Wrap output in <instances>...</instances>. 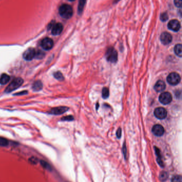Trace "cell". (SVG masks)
I'll return each mask as SVG.
<instances>
[{"mask_svg":"<svg viewBox=\"0 0 182 182\" xmlns=\"http://www.w3.org/2000/svg\"><path fill=\"white\" fill-rule=\"evenodd\" d=\"M9 145L8 140L3 138H0V146L1 147H6Z\"/></svg>","mask_w":182,"mask_h":182,"instance_id":"cell-24","label":"cell"},{"mask_svg":"<svg viewBox=\"0 0 182 182\" xmlns=\"http://www.w3.org/2000/svg\"><path fill=\"white\" fill-rule=\"evenodd\" d=\"M41 46L42 48L45 50H49L52 48L54 46V42L50 38H45L42 40Z\"/></svg>","mask_w":182,"mask_h":182,"instance_id":"cell-7","label":"cell"},{"mask_svg":"<svg viewBox=\"0 0 182 182\" xmlns=\"http://www.w3.org/2000/svg\"><path fill=\"white\" fill-rule=\"evenodd\" d=\"M155 116L159 119H163L167 116V111L165 108L159 107L156 108L154 112Z\"/></svg>","mask_w":182,"mask_h":182,"instance_id":"cell-8","label":"cell"},{"mask_svg":"<svg viewBox=\"0 0 182 182\" xmlns=\"http://www.w3.org/2000/svg\"><path fill=\"white\" fill-rule=\"evenodd\" d=\"M68 110H69V108L66 107H56V108H52L49 112L52 115H62V113H65Z\"/></svg>","mask_w":182,"mask_h":182,"instance_id":"cell-13","label":"cell"},{"mask_svg":"<svg viewBox=\"0 0 182 182\" xmlns=\"http://www.w3.org/2000/svg\"><path fill=\"white\" fill-rule=\"evenodd\" d=\"M168 19V15L166 12H164L160 15V20L162 21H166Z\"/></svg>","mask_w":182,"mask_h":182,"instance_id":"cell-27","label":"cell"},{"mask_svg":"<svg viewBox=\"0 0 182 182\" xmlns=\"http://www.w3.org/2000/svg\"><path fill=\"white\" fill-rule=\"evenodd\" d=\"M155 154L157 156V162H158V164L160 165V166L162 168H163L164 167V164H163V162L162 160L160 151V150L158 148L155 147Z\"/></svg>","mask_w":182,"mask_h":182,"instance_id":"cell-15","label":"cell"},{"mask_svg":"<svg viewBox=\"0 0 182 182\" xmlns=\"http://www.w3.org/2000/svg\"><path fill=\"white\" fill-rule=\"evenodd\" d=\"M172 94L169 92H163L159 96V101L163 104H168L172 102Z\"/></svg>","mask_w":182,"mask_h":182,"instance_id":"cell-6","label":"cell"},{"mask_svg":"<svg viewBox=\"0 0 182 182\" xmlns=\"http://www.w3.org/2000/svg\"><path fill=\"white\" fill-rule=\"evenodd\" d=\"M120 0H114V3H117L118 2H119Z\"/></svg>","mask_w":182,"mask_h":182,"instance_id":"cell-34","label":"cell"},{"mask_svg":"<svg viewBox=\"0 0 182 182\" xmlns=\"http://www.w3.org/2000/svg\"><path fill=\"white\" fill-rule=\"evenodd\" d=\"M29 162L33 164H36L38 162V158L34 157H32L31 158H30Z\"/></svg>","mask_w":182,"mask_h":182,"instance_id":"cell-28","label":"cell"},{"mask_svg":"<svg viewBox=\"0 0 182 182\" xmlns=\"http://www.w3.org/2000/svg\"><path fill=\"white\" fill-rule=\"evenodd\" d=\"M160 40L162 43L164 45H168L172 42V37L170 34L167 32L162 33L160 36Z\"/></svg>","mask_w":182,"mask_h":182,"instance_id":"cell-11","label":"cell"},{"mask_svg":"<svg viewBox=\"0 0 182 182\" xmlns=\"http://www.w3.org/2000/svg\"><path fill=\"white\" fill-rule=\"evenodd\" d=\"M45 55L44 52L41 51V50H38L37 51H36V54H35V57L37 59H42Z\"/></svg>","mask_w":182,"mask_h":182,"instance_id":"cell-26","label":"cell"},{"mask_svg":"<svg viewBox=\"0 0 182 182\" xmlns=\"http://www.w3.org/2000/svg\"><path fill=\"white\" fill-rule=\"evenodd\" d=\"M69 1H71V2H72V1H75V0H69Z\"/></svg>","mask_w":182,"mask_h":182,"instance_id":"cell-35","label":"cell"},{"mask_svg":"<svg viewBox=\"0 0 182 182\" xmlns=\"http://www.w3.org/2000/svg\"><path fill=\"white\" fill-rule=\"evenodd\" d=\"M54 76L55 77L56 79H58L59 80H64V76L62 75L61 72H55L54 74Z\"/></svg>","mask_w":182,"mask_h":182,"instance_id":"cell-23","label":"cell"},{"mask_svg":"<svg viewBox=\"0 0 182 182\" xmlns=\"http://www.w3.org/2000/svg\"><path fill=\"white\" fill-rule=\"evenodd\" d=\"M154 89L158 92H160L164 91L166 89V84L165 82L162 80H158L155 84Z\"/></svg>","mask_w":182,"mask_h":182,"instance_id":"cell-14","label":"cell"},{"mask_svg":"<svg viewBox=\"0 0 182 182\" xmlns=\"http://www.w3.org/2000/svg\"><path fill=\"white\" fill-rule=\"evenodd\" d=\"M36 54V51L34 48H29L25 51L23 54L24 58L27 61H31L34 58Z\"/></svg>","mask_w":182,"mask_h":182,"instance_id":"cell-9","label":"cell"},{"mask_svg":"<svg viewBox=\"0 0 182 182\" xmlns=\"http://www.w3.org/2000/svg\"><path fill=\"white\" fill-rule=\"evenodd\" d=\"M152 132L157 136H161L165 133V129L160 125H155L152 127Z\"/></svg>","mask_w":182,"mask_h":182,"instance_id":"cell-12","label":"cell"},{"mask_svg":"<svg viewBox=\"0 0 182 182\" xmlns=\"http://www.w3.org/2000/svg\"><path fill=\"white\" fill-rule=\"evenodd\" d=\"M110 95L109 89L107 87H104L102 90V97L104 99H107Z\"/></svg>","mask_w":182,"mask_h":182,"instance_id":"cell-22","label":"cell"},{"mask_svg":"<svg viewBox=\"0 0 182 182\" xmlns=\"http://www.w3.org/2000/svg\"><path fill=\"white\" fill-rule=\"evenodd\" d=\"M40 164H41L42 166L44 168L46 169L47 170H50V171L52 170V167H51L50 165H49L48 163L47 162L45 161L42 160H41L40 161Z\"/></svg>","mask_w":182,"mask_h":182,"instance_id":"cell-21","label":"cell"},{"mask_svg":"<svg viewBox=\"0 0 182 182\" xmlns=\"http://www.w3.org/2000/svg\"><path fill=\"white\" fill-rule=\"evenodd\" d=\"M10 79V77L8 75L6 74H3L0 76V84L1 85L6 84L7 83L9 82Z\"/></svg>","mask_w":182,"mask_h":182,"instance_id":"cell-17","label":"cell"},{"mask_svg":"<svg viewBox=\"0 0 182 182\" xmlns=\"http://www.w3.org/2000/svg\"><path fill=\"white\" fill-rule=\"evenodd\" d=\"M73 119H74V118L72 116H67L62 118V120L63 121H72Z\"/></svg>","mask_w":182,"mask_h":182,"instance_id":"cell-30","label":"cell"},{"mask_svg":"<svg viewBox=\"0 0 182 182\" xmlns=\"http://www.w3.org/2000/svg\"><path fill=\"white\" fill-rule=\"evenodd\" d=\"M26 93H27V91H23V92H21L20 93H16L14 95H21L25 94H26Z\"/></svg>","mask_w":182,"mask_h":182,"instance_id":"cell-33","label":"cell"},{"mask_svg":"<svg viewBox=\"0 0 182 182\" xmlns=\"http://www.w3.org/2000/svg\"><path fill=\"white\" fill-rule=\"evenodd\" d=\"M107 60L110 62L115 63L117 60V53L113 48H108L106 53Z\"/></svg>","mask_w":182,"mask_h":182,"instance_id":"cell-3","label":"cell"},{"mask_svg":"<svg viewBox=\"0 0 182 182\" xmlns=\"http://www.w3.org/2000/svg\"><path fill=\"white\" fill-rule=\"evenodd\" d=\"M121 133H122V131L121 130L120 128H119L117 132V138H120L121 136Z\"/></svg>","mask_w":182,"mask_h":182,"instance_id":"cell-32","label":"cell"},{"mask_svg":"<svg viewBox=\"0 0 182 182\" xmlns=\"http://www.w3.org/2000/svg\"><path fill=\"white\" fill-rule=\"evenodd\" d=\"M174 4L176 7H181L182 5V0H174Z\"/></svg>","mask_w":182,"mask_h":182,"instance_id":"cell-29","label":"cell"},{"mask_svg":"<svg viewBox=\"0 0 182 182\" xmlns=\"http://www.w3.org/2000/svg\"><path fill=\"white\" fill-rule=\"evenodd\" d=\"M59 12L62 17L68 19L72 17L73 14L72 7L71 6L68 4H62L59 9Z\"/></svg>","mask_w":182,"mask_h":182,"instance_id":"cell-1","label":"cell"},{"mask_svg":"<svg viewBox=\"0 0 182 182\" xmlns=\"http://www.w3.org/2000/svg\"><path fill=\"white\" fill-rule=\"evenodd\" d=\"M122 151H123L124 157L125 159H126L127 154V148H126L125 144H124V147H123V148H122Z\"/></svg>","mask_w":182,"mask_h":182,"instance_id":"cell-31","label":"cell"},{"mask_svg":"<svg viewBox=\"0 0 182 182\" xmlns=\"http://www.w3.org/2000/svg\"><path fill=\"white\" fill-rule=\"evenodd\" d=\"M174 51L176 55L179 57L181 58L182 57V45L181 44L176 45L174 48Z\"/></svg>","mask_w":182,"mask_h":182,"instance_id":"cell-18","label":"cell"},{"mask_svg":"<svg viewBox=\"0 0 182 182\" xmlns=\"http://www.w3.org/2000/svg\"><path fill=\"white\" fill-rule=\"evenodd\" d=\"M43 88V84L42 83L41 81L40 80H36L35 82L33 85H32V89L35 92H38L41 91Z\"/></svg>","mask_w":182,"mask_h":182,"instance_id":"cell-16","label":"cell"},{"mask_svg":"<svg viewBox=\"0 0 182 182\" xmlns=\"http://www.w3.org/2000/svg\"><path fill=\"white\" fill-rule=\"evenodd\" d=\"M86 2V0H79V5H78V13L79 14H81L82 12Z\"/></svg>","mask_w":182,"mask_h":182,"instance_id":"cell-20","label":"cell"},{"mask_svg":"<svg viewBox=\"0 0 182 182\" xmlns=\"http://www.w3.org/2000/svg\"><path fill=\"white\" fill-rule=\"evenodd\" d=\"M168 27L169 29L172 30V31L177 32L179 31V30L181 28V24L179 22V21L176 19L172 20L169 22Z\"/></svg>","mask_w":182,"mask_h":182,"instance_id":"cell-10","label":"cell"},{"mask_svg":"<svg viewBox=\"0 0 182 182\" xmlns=\"http://www.w3.org/2000/svg\"><path fill=\"white\" fill-rule=\"evenodd\" d=\"M23 82L24 80L21 77L15 78L10 82V84L7 86L6 89H5V92L6 93H10L11 92L18 89L23 84Z\"/></svg>","mask_w":182,"mask_h":182,"instance_id":"cell-2","label":"cell"},{"mask_svg":"<svg viewBox=\"0 0 182 182\" xmlns=\"http://www.w3.org/2000/svg\"><path fill=\"white\" fill-rule=\"evenodd\" d=\"M168 179V174L167 172L162 171L159 174V179L162 182L166 181Z\"/></svg>","mask_w":182,"mask_h":182,"instance_id":"cell-19","label":"cell"},{"mask_svg":"<svg viewBox=\"0 0 182 182\" xmlns=\"http://www.w3.org/2000/svg\"><path fill=\"white\" fill-rule=\"evenodd\" d=\"M181 76L176 72H172L170 74L167 78V80L169 84L172 85H176L181 82Z\"/></svg>","mask_w":182,"mask_h":182,"instance_id":"cell-4","label":"cell"},{"mask_svg":"<svg viewBox=\"0 0 182 182\" xmlns=\"http://www.w3.org/2000/svg\"><path fill=\"white\" fill-rule=\"evenodd\" d=\"M49 27L52 28V34L55 36L60 34L63 30V26L60 23L54 24L52 22V25H50Z\"/></svg>","mask_w":182,"mask_h":182,"instance_id":"cell-5","label":"cell"},{"mask_svg":"<svg viewBox=\"0 0 182 182\" xmlns=\"http://www.w3.org/2000/svg\"><path fill=\"white\" fill-rule=\"evenodd\" d=\"M172 182H182V177L181 175H175L173 176L171 179Z\"/></svg>","mask_w":182,"mask_h":182,"instance_id":"cell-25","label":"cell"}]
</instances>
